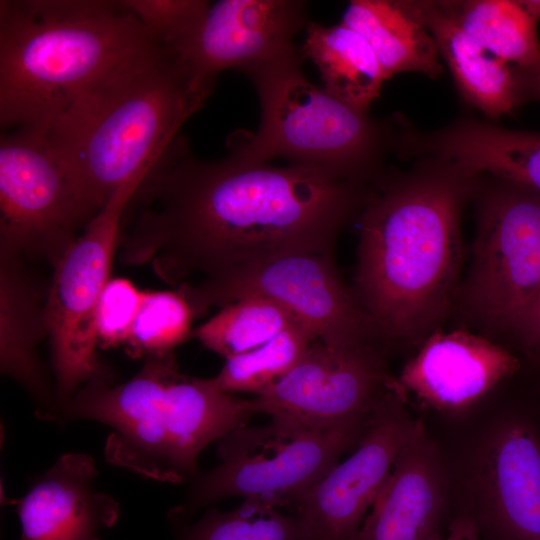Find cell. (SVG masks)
<instances>
[{"instance_id": "7402d4cb", "label": "cell", "mask_w": 540, "mask_h": 540, "mask_svg": "<svg viewBox=\"0 0 540 540\" xmlns=\"http://www.w3.org/2000/svg\"><path fill=\"white\" fill-rule=\"evenodd\" d=\"M301 53L316 65L327 92L362 111L368 110L386 80L367 41L343 23H307Z\"/></svg>"}, {"instance_id": "5b68a950", "label": "cell", "mask_w": 540, "mask_h": 540, "mask_svg": "<svg viewBox=\"0 0 540 540\" xmlns=\"http://www.w3.org/2000/svg\"><path fill=\"white\" fill-rule=\"evenodd\" d=\"M301 50L243 72L260 102L255 133L235 131L229 154L249 162L284 158L290 164L320 168L339 177L378 184L384 160L397 154L405 123L399 116L375 119L309 81Z\"/></svg>"}, {"instance_id": "4316f807", "label": "cell", "mask_w": 540, "mask_h": 540, "mask_svg": "<svg viewBox=\"0 0 540 540\" xmlns=\"http://www.w3.org/2000/svg\"><path fill=\"white\" fill-rule=\"evenodd\" d=\"M195 312L180 291L145 292L127 343L131 356L163 355L191 334Z\"/></svg>"}, {"instance_id": "2e32d148", "label": "cell", "mask_w": 540, "mask_h": 540, "mask_svg": "<svg viewBox=\"0 0 540 540\" xmlns=\"http://www.w3.org/2000/svg\"><path fill=\"white\" fill-rule=\"evenodd\" d=\"M445 502L438 449L416 420L355 540H444Z\"/></svg>"}, {"instance_id": "d4e9b609", "label": "cell", "mask_w": 540, "mask_h": 540, "mask_svg": "<svg viewBox=\"0 0 540 540\" xmlns=\"http://www.w3.org/2000/svg\"><path fill=\"white\" fill-rule=\"evenodd\" d=\"M316 339L303 323H294L266 343L226 359L212 380L223 392L257 396L284 377Z\"/></svg>"}, {"instance_id": "cb8c5ba5", "label": "cell", "mask_w": 540, "mask_h": 540, "mask_svg": "<svg viewBox=\"0 0 540 540\" xmlns=\"http://www.w3.org/2000/svg\"><path fill=\"white\" fill-rule=\"evenodd\" d=\"M297 322L301 321L280 303L252 295L221 308L191 335L228 359L266 343Z\"/></svg>"}, {"instance_id": "484cf974", "label": "cell", "mask_w": 540, "mask_h": 540, "mask_svg": "<svg viewBox=\"0 0 540 540\" xmlns=\"http://www.w3.org/2000/svg\"><path fill=\"white\" fill-rule=\"evenodd\" d=\"M176 540H312L295 514L281 513L263 501L244 499L230 511L209 509L195 523L184 526Z\"/></svg>"}, {"instance_id": "ba28073f", "label": "cell", "mask_w": 540, "mask_h": 540, "mask_svg": "<svg viewBox=\"0 0 540 540\" xmlns=\"http://www.w3.org/2000/svg\"><path fill=\"white\" fill-rule=\"evenodd\" d=\"M143 178L120 187L53 267L45 314L56 401L64 413L79 387L102 371L96 354L98 306L111 279L123 212Z\"/></svg>"}, {"instance_id": "3957f363", "label": "cell", "mask_w": 540, "mask_h": 540, "mask_svg": "<svg viewBox=\"0 0 540 540\" xmlns=\"http://www.w3.org/2000/svg\"><path fill=\"white\" fill-rule=\"evenodd\" d=\"M163 47L120 1H0V126L45 134L78 99Z\"/></svg>"}, {"instance_id": "9a60e30c", "label": "cell", "mask_w": 540, "mask_h": 540, "mask_svg": "<svg viewBox=\"0 0 540 540\" xmlns=\"http://www.w3.org/2000/svg\"><path fill=\"white\" fill-rule=\"evenodd\" d=\"M484 514L510 540H540V441L520 419L499 423L475 463Z\"/></svg>"}, {"instance_id": "8fae6325", "label": "cell", "mask_w": 540, "mask_h": 540, "mask_svg": "<svg viewBox=\"0 0 540 540\" xmlns=\"http://www.w3.org/2000/svg\"><path fill=\"white\" fill-rule=\"evenodd\" d=\"M398 390L382 345L336 346L316 339L284 377L255 399L259 414L334 429L368 423Z\"/></svg>"}, {"instance_id": "7a4b0ae2", "label": "cell", "mask_w": 540, "mask_h": 540, "mask_svg": "<svg viewBox=\"0 0 540 540\" xmlns=\"http://www.w3.org/2000/svg\"><path fill=\"white\" fill-rule=\"evenodd\" d=\"M481 176L422 158L387 175L361 211L354 293L384 345L423 341L458 298L461 213Z\"/></svg>"}, {"instance_id": "1f68e13d", "label": "cell", "mask_w": 540, "mask_h": 540, "mask_svg": "<svg viewBox=\"0 0 540 540\" xmlns=\"http://www.w3.org/2000/svg\"><path fill=\"white\" fill-rule=\"evenodd\" d=\"M523 101L527 99L540 100V71L525 73L519 69Z\"/></svg>"}, {"instance_id": "83f0119b", "label": "cell", "mask_w": 540, "mask_h": 540, "mask_svg": "<svg viewBox=\"0 0 540 540\" xmlns=\"http://www.w3.org/2000/svg\"><path fill=\"white\" fill-rule=\"evenodd\" d=\"M121 3L169 50L195 29L210 5L204 0H121Z\"/></svg>"}, {"instance_id": "277c9868", "label": "cell", "mask_w": 540, "mask_h": 540, "mask_svg": "<svg viewBox=\"0 0 540 540\" xmlns=\"http://www.w3.org/2000/svg\"><path fill=\"white\" fill-rule=\"evenodd\" d=\"M212 92L161 47L78 99L45 135L97 214L146 176Z\"/></svg>"}, {"instance_id": "44dd1931", "label": "cell", "mask_w": 540, "mask_h": 540, "mask_svg": "<svg viewBox=\"0 0 540 540\" xmlns=\"http://www.w3.org/2000/svg\"><path fill=\"white\" fill-rule=\"evenodd\" d=\"M341 23L367 41L386 80L402 72L430 78L443 72L435 40L408 1L353 0Z\"/></svg>"}, {"instance_id": "d6a6232c", "label": "cell", "mask_w": 540, "mask_h": 540, "mask_svg": "<svg viewBox=\"0 0 540 540\" xmlns=\"http://www.w3.org/2000/svg\"><path fill=\"white\" fill-rule=\"evenodd\" d=\"M521 2L537 20H540V0H527Z\"/></svg>"}, {"instance_id": "603a6c76", "label": "cell", "mask_w": 540, "mask_h": 540, "mask_svg": "<svg viewBox=\"0 0 540 540\" xmlns=\"http://www.w3.org/2000/svg\"><path fill=\"white\" fill-rule=\"evenodd\" d=\"M477 43L525 73L540 71L538 20L514 0L438 1Z\"/></svg>"}, {"instance_id": "4fadbf2b", "label": "cell", "mask_w": 540, "mask_h": 540, "mask_svg": "<svg viewBox=\"0 0 540 540\" xmlns=\"http://www.w3.org/2000/svg\"><path fill=\"white\" fill-rule=\"evenodd\" d=\"M306 21L305 1L220 0L209 5L201 22L171 51L213 89L226 69L243 72L295 50L293 39Z\"/></svg>"}, {"instance_id": "ffe728a7", "label": "cell", "mask_w": 540, "mask_h": 540, "mask_svg": "<svg viewBox=\"0 0 540 540\" xmlns=\"http://www.w3.org/2000/svg\"><path fill=\"white\" fill-rule=\"evenodd\" d=\"M408 2L434 38L465 102L492 120L511 114L523 102L520 77L513 65L464 32L438 1Z\"/></svg>"}, {"instance_id": "5bb4252c", "label": "cell", "mask_w": 540, "mask_h": 540, "mask_svg": "<svg viewBox=\"0 0 540 540\" xmlns=\"http://www.w3.org/2000/svg\"><path fill=\"white\" fill-rule=\"evenodd\" d=\"M519 367L503 347L465 330L426 337L396 378L408 402L440 412L463 411Z\"/></svg>"}, {"instance_id": "f1b7e54d", "label": "cell", "mask_w": 540, "mask_h": 540, "mask_svg": "<svg viewBox=\"0 0 540 540\" xmlns=\"http://www.w3.org/2000/svg\"><path fill=\"white\" fill-rule=\"evenodd\" d=\"M145 292L125 278L110 279L97 312L98 344L115 347L127 343Z\"/></svg>"}, {"instance_id": "e0dca14e", "label": "cell", "mask_w": 540, "mask_h": 540, "mask_svg": "<svg viewBox=\"0 0 540 540\" xmlns=\"http://www.w3.org/2000/svg\"><path fill=\"white\" fill-rule=\"evenodd\" d=\"M96 476L89 455L59 457L18 504L20 540H101L100 530L115 524L119 506L95 490Z\"/></svg>"}, {"instance_id": "8992f818", "label": "cell", "mask_w": 540, "mask_h": 540, "mask_svg": "<svg viewBox=\"0 0 540 540\" xmlns=\"http://www.w3.org/2000/svg\"><path fill=\"white\" fill-rule=\"evenodd\" d=\"M263 426L243 425L218 441L220 463L197 474L183 505L170 512L180 523L200 508L228 497L274 507L295 499L353 449L368 423L315 429L293 419L270 417Z\"/></svg>"}, {"instance_id": "7c38bea8", "label": "cell", "mask_w": 540, "mask_h": 540, "mask_svg": "<svg viewBox=\"0 0 540 540\" xmlns=\"http://www.w3.org/2000/svg\"><path fill=\"white\" fill-rule=\"evenodd\" d=\"M398 390L376 412L352 453L294 501L312 540H355L416 420Z\"/></svg>"}, {"instance_id": "f546056e", "label": "cell", "mask_w": 540, "mask_h": 540, "mask_svg": "<svg viewBox=\"0 0 540 540\" xmlns=\"http://www.w3.org/2000/svg\"><path fill=\"white\" fill-rule=\"evenodd\" d=\"M524 344L540 353V292L519 313L511 325Z\"/></svg>"}, {"instance_id": "6da1fadb", "label": "cell", "mask_w": 540, "mask_h": 540, "mask_svg": "<svg viewBox=\"0 0 540 540\" xmlns=\"http://www.w3.org/2000/svg\"><path fill=\"white\" fill-rule=\"evenodd\" d=\"M375 185L303 165L195 158L178 136L123 212L117 253L182 292L281 256L332 254Z\"/></svg>"}, {"instance_id": "9c48e42d", "label": "cell", "mask_w": 540, "mask_h": 540, "mask_svg": "<svg viewBox=\"0 0 540 540\" xmlns=\"http://www.w3.org/2000/svg\"><path fill=\"white\" fill-rule=\"evenodd\" d=\"M540 292V193L497 179L479 206L469 275L459 295L490 330L510 329Z\"/></svg>"}, {"instance_id": "4dcf8cb0", "label": "cell", "mask_w": 540, "mask_h": 540, "mask_svg": "<svg viewBox=\"0 0 540 540\" xmlns=\"http://www.w3.org/2000/svg\"><path fill=\"white\" fill-rule=\"evenodd\" d=\"M444 540H481L477 522L468 515H458L449 525Z\"/></svg>"}, {"instance_id": "ac0fdd59", "label": "cell", "mask_w": 540, "mask_h": 540, "mask_svg": "<svg viewBox=\"0 0 540 540\" xmlns=\"http://www.w3.org/2000/svg\"><path fill=\"white\" fill-rule=\"evenodd\" d=\"M405 155L450 161L540 193V131L509 130L464 117L433 132L412 128L405 139Z\"/></svg>"}, {"instance_id": "30bf717a", "label": "cell", "mask_w": 540, "mask_h": 540, "mask_svg": "<svg viewBox=\"0 0 540 540\" xmlns=\"http://www.w3.org/2000/svg\"><path fill=\"white\" fill-rule=\"evenodd\" d=\"M280 303L321 342L336 346L384 345L378 330L340 278L332 254H291L234 271L185 295L195 316L247 296Z\"/></svg>"}, {"instance_id": "52a82bcc", "label": "cell", "mask_w": 540, "mask_h": 540, "mask_svg": "<svg viewBox=\"0 0 540 540\" xmlns=\"http://www.w3.org/2000/svg\"><path fill=\"white\" fill-rule=\"evenodd\" d=\"M95 215L45 134H1L0 251L54 267Z\"/></svg>"}, {"instance_id": "d6986e66", "label": "cell", "mask_w": 540, "mask_h": 540, "mask_svg": "<svg viewBox=\"0 0 540 540\" xmlns=\"http://www.w3.org/2000/svg\"><path fill=\"white\" fill-rule=\"evenodd\" d=\"M46 297L26 268L24 259L0 251L1 373L30 392L39 405V416L54 419L58 405L51 396L37 355L38 344L48 336Z\"/></svg>"}]
</instances>
